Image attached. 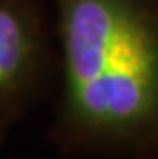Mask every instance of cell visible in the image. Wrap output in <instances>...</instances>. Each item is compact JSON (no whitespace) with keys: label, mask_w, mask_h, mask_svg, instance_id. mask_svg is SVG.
I'll return each instance as SVG.
<instances>
[{"label":"cell","mask_w":158,"mask_h":159,"mask_svg":"<svg viewBox=\"0 0 158 159\" xmlns=\"http://www.w3.org/2000/svg\"><path fill=\"white\" fill-rule=\"evenodd\" d=\"M65 114L84 134L158 125V13L147 0H57Z\"/></svg>","instance_id":"6da1fadb"},{"label":"cell","mask_w":158,"mask_h":159,"mask_svg":"<svg viewBox=\"0 0 158 159\" xmlns=\"http://www.w3.org/2000/svg\"><path fill=\"white\" fill-rule=\"evenodd\" d=\"M34 55V35L16 7L0 3V97L20 87Z\"/></svg>","instance_id":"7a4b0ae2"}]
</instances>
